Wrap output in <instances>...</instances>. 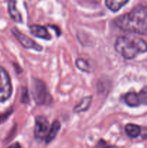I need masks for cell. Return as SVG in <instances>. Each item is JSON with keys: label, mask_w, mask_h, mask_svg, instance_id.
I'll use <instances>...</instances> for the list:
<instances>
[{"label": "cell", "mask_w": 147, "mask_h": 148, "mask_svg": "<svg viewBox=\"0 0 147 148\" xmlns=\"http://www.w3.org/2000/svg\"><path fill=\"white\" fill-rule=\"evenodd\" d=\"M22 103H28L30 102V98H29L28 90L25 87H23L22 88L21 93V100H20Z\"/></svg>", "instance_id": "cell-16"}, {"label": "cell", "mask_w": 147, "mask_h": 148, "mask_svg": "<svg viewBox=\"0 0 147 148\" xmlns=\"http://www.w3.org/2000/svg\"><path fill=\"white\" fill-rule=\"evenodd\" d=\"M50 124L47 119L43 116H37L35 118V125L34 129V135L37 140H45L49 130Z\"/></svg>", "instance_id": "cell-5"}, {"label": "cell", "mask_w": 147, "mask_h": 148, "mask_svg": "<svg viewBox=\"0 0 147 148\" xmlns=\"http://www.w3.org/2000/svg\"><path fill=\"white\" fill-rule=\"evenodd\" d=\"M124 101L130 107H138L141 105L138 95L135 92H129L125 94Z\"/></svg>", "instance_id": "cell-11"}, {"label": "cell", "mask_w": 147, "mask_h": 148, "mask_svg": "<svg viewBox=\"0 0 147 148\" xmlns=\"http://www.w3.org/2000/svg\"><path fill=\"white\" fill-rule=\"evenodd\" d=\"M61 129V124L58 120H56L53 122V124H51L50 127V130H49L47 136H46V139H45V142H46L47 144H48L49 143H50L51 141H53L55 139V137H56V135L58 134L59 132L60 131Z\"/></svg>", "instance_id": "cell-9"}, {"label": "cell", "mask_w": 147, "mask_h": 148, "mask_svg": "<svg viewBox=\"0 0 147 148\" xmlns=\"http://www.w3.org/2000/svg\"><path fill=\"white\" fill-rule=\"evenodd\" d=\"M97 147L98 148H112V147L108 145L107 144L106 142H105L102 140H101L99 142V144H98Z\"/></svg>", "instance_id": "cell-17"}, {"label": "cell", "mask_w": 147, "mask_h": 148, "mask_svg": "<svg viewBox=\"0 0 147 148\" xmlns=\"http://www.w3.org/2000/svg\"><path fill=\"white\" fill-rule=\"evenodd\" d=\"M30 30L31 34L33 35L35 37L45 39V40L51 39V36L45 26L40 25H33L30 27Z\"/></svg>", "instance_id": "cell-7"}, {"label": "cell", "mask_w": 147, "mask_h": 148, "mask_svg": "<svg viewBox=\"0 0 147 148\" xmlns=\"http://www.w3.org/2000/svg\"><path fill=\"white\" fill-rule=\"evenodd\" d=\"M140 103L147 106V86L144 87L142 90L138 93Z\"/></svg>", "instance_id": "cell-15"}, {"label": "cell", "mask_w": 147, "mask_h": 148, "mask_svg": "<svg viewBox=\"0 0 147 148\" xmlns=\"http://www.w3.org/2000/svg\"><path fill=\"white\" fill-rule=\"evenodd\" d=\"M107 7L112 12H118L120 10L125 4L128 3L129 0H105Z\"/></svg>", "instance_id": "cell-12"}, {"label": "cell", "mask_w": 147, "mask_h": 148, "mask_svg": "<svg viewBox=\"0 0 147 148\" xmlns=\"http://www.w3.org/2000/svg\"><path fill=\"white\" fill-rule=\"evenodd\" d=\"M92 96L84 97V98H82V101L79 102V103L77 104V105L74 108L73 111L75 114H78V113L86 111V110H88V108H89V106H90L91 103H92Z\"/></svg>", "instance_id": "cell-10"}, {"label": "cell", "mask_w": 147, "mask_h": 148, "mask_svg": "<svg viewBox=\"0 0 147 148\" xmlns=\"http://www.w3.org/2000/svg\"><path fill=\"white\" fill-rule=\"evenodd\" d=\"M12 92L11 79L7 71L0 67V103L5 102L10 98Z\"/></svg>", "instance_id": "cell-4"}, {"label": "cell", "mask_w": 147, "mask_h": 148, "mask_svg": "<svg viewBox=\"0 0 147 148\" xmlns=\"http://www.w3.org/2000/svg\"><path fill=\"white\" fill-rule=\"evenodd\" d=\"M115 49L125 59H133L147 51V43L137 37L120 36L115 43Z\"/></svg>", "instance_id": "cell-2"}, {"label": "cell", "mask_w": 147, "mask_h": 148, "mask_svg": "<svg viewBox=\"0 0 147 148\" xmlns=\"http://www.w3.org/2000/svg\"><path fill=\"white\" fill-rule=\"evenodd\" d=\"M8 12L11 18L16 23H22V19L20 12L16 7L15 0H9L8 1Z\"/></svg>", "instance_id": "cell-8"}, {"label": "cell", "mask_w": 147, "mask_h": 148, "mask_svg": "<svg viewBox=\"0 0 147 148\" xmlns=\"http://www.w3.org/2000/svg\"><path fill=\"white\" fill-rule=\"evenodd\" d=\"M76 66L79 69L84 72H90V66L89 64L88 63L87 61L85 59L79 58L77 59L76 61Z\"/></svg>", "instance_id": "cell-14"}, {"label": "cell", "mask_w": 147, "mask_h": 148, "mask_svg": "<svg viewBox=\"0 0 147 148\" xmlns=\"http://www.w3.org/2000/svg\"><path fill=\"white\" fill-rule=\"evenodd\" d=\"M11 112H8V113H6V114H2V115H0V123H2L4 122V121L7 120V119L8 118L9 116L10 115Z\"/></svg>", "instance_id": "cell-18"}, {"label": "cell", "mask_w": 147, "mask_h": 148, "mask_svg": "<svg viewBox=\"0 0 147 148\" xmlns=\"http://www.w3.org/2000/svg\"><path fill=\"white\" fill-rule=\"evenodd\" d=\"M11 31L13 36L17 38V40L20 42V44L25 49H34L37 51H41L42 49H43L41 46L36 43L35 40H32L31 38L25 36L24 33H21L17 27H12Z\"/></svg>", "instance_id": "cell-6"}, {"label": "cell", "mask_w": 147, "mask_h": 148, "mask_svg": "<svg viewBox=\"0 0 147 148\" xmlns=\"http://www.w3.org/2000/svg\"><path fill=\"white\" fill-rule=\"evenodd\" d=\"M7 148H21V146H20V145L18 143H16L12 145H10V147H8Z\"/></svg>", "instance_id": "cell-19"}, {"label": "cell", "mask_w": 147, "mask_h": 148, "mask_svg": "<svg viewBox=\"0 0 147 148\" xmlns=\"http://www.w3.org/2000/svg\"><path fill=\"white\" fill-rule=\"evenodd\" d=\"M125 131L128 137L131 138H135L141 134V127L136 124H128L125 125Z\"/></svg>", "instance_id": "cell-13"}, {"label": "cell", "mask_w": 147, "mask_h": 148, "mask_svg": "<svg viewBox=\"0 0 147 148\" xmlns=\"http://www.w3.org/2000/svg\"><path fill=\"white\" fill-rule=\"evenodd\" d=\"M115 24L124 32L147 35V7L138 6L115 19Z\"/></svg>", "instance_id": "cell-1"}, {"label": "cell", "mask_w": 147, "mask_h": 148, "mask_svg": "<svg viewBox=\"0 0 147 148\" xmlns=\"http://www.w3.org/2000/svg\"><path fill=\"white\" fill-rule=\"evenodd\" d=\"M33 95L37 105H46L51 103V95L48 92L46 84L38 79H34L33 83Z\"/></svg>", "instance_id": "cell-3"}]
</instances>
